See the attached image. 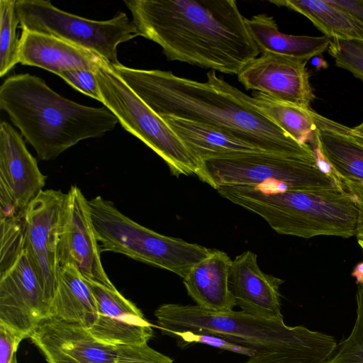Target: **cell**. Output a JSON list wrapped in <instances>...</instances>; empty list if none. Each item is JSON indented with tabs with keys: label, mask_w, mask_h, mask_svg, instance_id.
Returning <instances> with one entry per match:
<instances>
[{
	"label": "cell",
	"mask_w": 363,
	"mask_h": 363,
	"mask_svg": "<svg viewBox=\"0 0 363 363\" xmlns=\"http://www.w3.org/2000/svg\"><path fill=\"white\" fill-rule=\"evenodd\" d=\"M113 70L160 116H169L212 126L264 152L315 159L301 144L281 129L253 102L252 97L218 77L207 82L183 78L170 71L131 68L120 62Z\"/></svg>",
	"instance_id": "6da1fadb"
},
{
	"label": "cell",
	"mask_w": 363,
	"mask_h": 363,
	"mask_svg": "<svg viewBox=\"0 0 363 363\" xmlns=\"http://www.w3.org/2000/svg\"><path fill=\"white\" fill-rule=\"evenodd\" d=\"M124 3L138 35L158 44L169 60L238 75L260 53L234 0Z\"/></svg>",
	"instance_id": "7a4b0ae2"
},
{
	"label": "cell",
	"mask_w": 363,
	"mask_h": 363,
	"mask_svg": "<svg viewBox=\"0 0 363 363\" xmlns=\"http://www.w3.org/2000/svg\"><path fill=\"white\" fill-rule=\"evenodd\" d=\"M163 334L190 332L211 334L253 351L244 363H326L335 338L304 326H289L283 319H269L240 311L213 312L197 305L165 303L155 312Z\"/></svg>",
	"instance_id": "3957f363"
},
{
	"label": "cell",
	"mask_w": 363,
	"mask_h": 363,
	"mask_svg": "<svg viewBox=\"0 0 363 363\" xmlns=\"http://www.w3.org/2000/svg\"><path fill=\"white\" fill-rule=\"evenodd\" d=\"M0 108L45 161L55 160L81 140L104 135L118 123L106 107L86 106L65 98L28 73L4 80Z\"/></svg>",
	"instance_id": "277c9868"
},
{
	"label": "cell",
	"mask_w": 363,
	"mask_h": 363,
	"mask_svg": "<svg viewBox=\"0 0 363 363\" xmlns=\"http://www.w3.org/2000/svg\"><path fill=\"white\" fill-rule=\"evenodd\" d=\"M218 193L262 217L277 233L311 238L356 235L358 209L345 188L300 190L270 186H222Z\"/></svg>",
	"instance_id": "5b68a950"
},
{
	"label": "cell",
	"mask_w": 363,
	"mask_h": 363,
	"mask_svg": "<svg viewBox=\"0 0 363 363\" xmlns=\"http://www.w3.org/2000/svg\"><path fill=\"white\" fill-rule=\"evenodd\" d=\"M101 252L123 254L137 261L170 271L184 278L211 249L147 228L122 213L110 201H89Z\"/></svg>",
	"instance_id": "8992f818"
},
{
	"label": "cell",
	"mask_w": 363,
	"mask_h": 363,
	"mask_svg": "<svg viewBox=\"0 0 363 363\" xmlns=\"http://www.w3.org/2000/svg\"><path fill=\"white\" fill-rule=\"evenodd\" d=\"M101 103L121 126L157 154L172 174L201 175V163L190 152L163 118L157 115L108 62L96 72Z\"/></svg>",
	"instance_id": "52a82bcc"
},
{
	"label": "cell",
	"mask_w": 363,
	"mask_h": 363,
	"mask_svg": "<svg viewBox=\"0 0 363 363\" xmlns=\"http://www.w3.org/2000/svg\"><path fill=\"white\" fill-rule=\"evenodd\" d=\"M199 179L215 189L222 186H257L269 184L300 190L344 188L342 181L325 174L315 159L267 152L204 160Z\"/></svg>",
	"instance_id": "ba28073f"
},
{
	"label": "cell",
	"mask_w": 363,
	"mask_h": 363,
	"mask_svg": "<svg viewBox=\"0 0 363 363\" xmlns=\"http://www.w3.org/2000/svg\"><path fill=\"white\" fill-rule=\"evenodd\" d=\"M20 28L52 35L89 50L113 65L118 64L119 44L138 36L127 14L118 12L106 21L87 19L67 13L50 1L16 0Z\"/></svg>",
	"instance_id": "9c48e42d"
},
{
	"label": "cell",
	"mask_w": 363,
	"mask_h": 363,
	"mask_svg": "<svg viewBox=\"0 0 363 363\" xmlns=\"http://www.w3.org/2000/svg\"><path fill=\"white\" fill-rule=\"evenodd\" d=\"M66 194L42 190L25 210L24 250L52 302L59 273V230Z\"/></svg>",
	"instance_id": "30bf717a"
},
{
	"label": "cell",
	"mask_w": 363,
	"mask_h": 363,
	"mask_svg": "<svg viewBox=\"0 0 363 363\" xmlns=\"http://www.w3.org/2000/svg\"><path fill=\"white\" fill-rule=\"evenodd\" d=\"M100 252L89 201L73 185L66 194L61 216L59 266H72L86 281L114 289L102 265Z\"/></svg>",
	"instance_id": "8fae6325"
},
{
	"label": "cell",
	"mask_w": 363,
	"mask_h": 363,
	"mask_svg": "<svg viewBox=\"0 0 363 363\" xmlns=\"http://www.w3.org/2000/svg\"><path fill=\"white\" fill-rule=\"evenodd\" d=\"M47 297L25 250L0 274V323L25 338L50 317Z\"/></svg>",
	"instance_id": "7c38bea8"
},
{
	"label": "cell",
	"mask_w": 363,
	"mask_h": 363,
	"mask_svg": "<svg viewBox=\"0 0 363 363\" xmlns=\"http://www.w3.org/2000/svg\"><path fill=\"white\" fill-rule=\"evenodd\" d=\"M306 63L296 58L263 52L245 65L238 78L245 89L311 108L315 96Z\"/></svg>",
	"instance_id": "4fadbf2b"
},
{
	"label": "cell",
	"mask_w": 363,
	"mask_h": 363,
	"mask_svg": "<svg viewBox=\"0 0 363 363\" xmlns=\"http://www.w3.org/2000/svg\"><path fill=\"white\" fill-rule=\"evenodd\" d=\"M30 338L48 363H114L117 346L103 342L78 324L50 317Z\"/></svg>",
	"instance_id": "5bb4252c"
},
{
	"label": "cell",
	"mask_w": 363,
	"mask_h": 363,
	"mask_svg": "<svg viewBox=\"0 0 363 363\" xmlns=\"http://www.w3.org/2000/svg\"><path fill=\"white\" fill-rule=\"evenodd\" d=\"M87 281L97 305V318L88 329L97 340L114 346L147 343L151 324L139 308L116 288Z\"/></svg>",
	"instance_id": "9a60e30c"
},
{
	"label": "cell",
	"mask_w": 363,
	"mask_h": 363,
	"mask_svg": "<svg viewBox=\"0 0 363 363\" xmlns=\"http://www.w3.org/2000/svg\"><path fill=\"white\" fill-rule=\"evenodd\" d=\"M284 280L262 272L257 255L247 250L231 263L229 284L235 306L244 313L269 319H283L279 287Z\"/></svg>",
	"instance_id": "2e32d148"
},
{
	"label": "cell",
	"mask_w": 363,
	"mask_h": 363,
	"mask_svg": "<svg viewBox=\"0 0 363 363\" xmlns=\"http://www.w3.org/2000/svg\"><path fill=\"white\" fill-rule=\"evenodd\" d=\"M46 177L28 150L22 136L8 122L0 123V186L24 212L43 190Z\"/></svg>",
	"instance_id": "e0dca14e"
},
{
	"label": "cell",
	"mask_w": 363,
	"mask_h": 363,
	"mask_svg": "<svg viewBox=\"0 0 363 363\" xmlns=\"http://www.w3.org/2000/svg\"><path fill=\"white\" fill-rule=\"evenodd\" d=\"M110 62L98 54L62 39L22 29L19 63L40 67L55 74L75 69L94 72Z\"/></svg>",
	"instance_id": "ac0fdd59"
},
{
	"label": "cell",
	"mask_w": 363,
	"mask_h": 363,
	"mask_svg": "<svg viewBox=\"0 0 363 363\" xmlns=\"http://www.w3.org/2000/svg\"><path fill=\"white\" fill-rule=\"evenodd\" d=\"M233 259L223 251L211 250L183 278L186 291L200 308L213 312H228L235 306L230 289Z\"/></svg>",
	"instance_id": "d6986e66"
},
{
	"label": "cell",
	"mask_w": 363,
	"mask_h": 363,
	"mask_svg": "<svg viewBox=\"0 0 363 363\" xmlns=\"http://www.w3.org/2000/svg\"><path fill=\"white\" fill-rule=\"evenodd\" d=\"M321 152L340 180L363 182V143L351 128L315 114Z\"/></svg>",
	"instance_id": "ffe728a7"
},
{
	"label": "cell",
	"mask_w": 363,
	"mask_h": 363,
	"mask_svg": "<svg viewBox=\"0 0 363 363\" xmlns=\"http://www.w3.org/2000/svg\"><path fill=\"white\" fill-rule=\"evenodd\" d=\"M161 117L201 163L209 158L264 152L216 128L174 116Z\"/></svg>",
	"instance_id": "44dd1931"
},
{
	"label": "cell",
	"mask_w": 363,
	"mask_h": 363,
	"mask_svg": "<svg viewBox=\"0 0 363 363\" xmlns=\"http://www.w3.org/2000/svg\"><path fill=\"white\" fill-rule=\"evenodd\" d=\"M247 30L260 52H269L308 61L322 55L331 38L323 36L293 35L279 30L272 16L260 13L245 18Z\"/></svg>",
	"instance_id": "7402d4cb"
},
{
	"label": "cell",
	"mask_w": 363,
	"mask_h": 363,
	"mask_svg": "<svg viewBox=\"0 0 363 363\" xmlns=\"http://www.w3.org/2000/svg\"><path fill=\"white\" fill-rule=\"evenodd\" d=\"M97 315L96 302L86 280L75 267H60L50 317L89 329Z\"/></svg>",
	"instance_id": "603a6c76"
},
{
	"label": "cell",
	"mask_w": 363,
	"mask_h": 363,
	"mask_svg": "<svg viewBox=\"0 0 363 363\" xmlns=\"http://www.w3.org/2000/svg\"><path fill=\"white\" fill-rule=\"evenodd\" d=\"M269 2L301 13L331 39L363 42V26L328 0H274Z\"/></svg>",
	"instance_id": "cb8c5ba5"
},
{
	"label": "cell",
	"mask_w": 363,
	"mask_h": 363,
	"mask_svg": "<svg viewBox=\"0 0 363 363\" xmlns=\"http://www.w3.org/2000/svg\"><path fill=\"white\" fill-rule=\"evenodd\" d=\"M252 102L293 139L308 144L318 127L315 111L287 103L264 93L254 91Z\"/></svg>",
	"instance_id": "d4e9b609"
},
{
	"label": "cell",
	"mask_w": 363,
	"mask_h": 363,
	"mask_svg": "<svg viewBox=\"0 0 363 363\" xmlns=\"http://www.w3.org/2000/svg\"><path fill=\"white\" fill-rule=\"evenodd\" d=\"M16 0L0 1V76L8 74L19 63L20 39L16 29L20 21Z\"/></svg>",
	"instance_id": "484cf974"
},
{
	"label": "cell",
	"mask_w": 363,
	"mask_h": 363,
	"mask_svg": "<svg viewBox=\"0 0 363 363\" xmlns=\"http://www.w3.org/2000/svg\"><path fill=\"white\" fill-rule=\"evenodd\" d=\"M24 213L0 218V274L10 268L24 250Z\"/></svg>",
	"instance_id": "4316f807"
},
{
	"label": "cell",
	"mask_w": 363,
	"mask_h": 363,
	"mask_svg": "<svg viewBox=\"0 0 363 363\" xmlns=\"http://www.w3.org/2000/svg\"><path fill=\"white\" fill-rule=\"evenodd\" d=\"M356 318L350 335L337 345L326 363H363V284L356 293Z\"/></svg>",
	"instance_id": "83f0119b"
},
{
	"label": "cell",
	"mask_w": 363,
	"mask_h": 363,
	"mask_svg": "<svg viewBox=\"0 0 363 363\" xmlns=\"http://www.w3.org/2000/svg\"><path fill=\"white\" fill-rule=\"evenodd\" d=\"M328 50L337 67L363 82V42L331 39Z\"/></svg>",
	"instance_id": "f1b7e54d"
},
{
	"label": "cell",
	"mask_w": 363,
	"mask_h": 363,
	"mask_svg": "<svg viewBox=\"0 0 363 363\" xmlns=\"http://www.w3.org/2000/svg\"><path fill=\"white\" fill-rule=\"evenodd\" d=\"M168 335L177 337L180 347H185L191 343H201L212 346L220 350L247 355L249 357L253 355V351L245 346L230 342L223 337L211 334H199L190 332H172Z\"/></svg>",
	"instance_id": "f546056e"
},
{
	"label": "cell",
	"mask_w": 363,
	"mask_h": 363,
	"mask_svg": "<svg viewBox=\"0 0 363 363\" xmlns=\"http://www.w3.org/2000/svg\"><path fill=\"white\" fill-rule=\"evenodd\" d=\"M114 363H174L167 355L150 347L139 345H118Z\"/></svg>",
	"instance_id": "4dcf8cb0"
},
{
	"label": "cell",
	"mask_w": 363,
	"mask_h": 363,
	"mask_svg": "<svg viewBox=\"0 0 363 363\" xmlns=\"http://www.w3.org/2000/svg\"><path fill=\"white\" fill-rule=\"evenodd\" d=\"M58 76L77 91L101 101L96 72L86 69H75L63 72Z\"/></svg>",
	"instance_id": "1f68e13d"
},
{
	"label": "cell",
	"mask_w": 363,
	"mask_h": 363,
	"mask_svg": "<svg viewBox=\"0 0 363 363\" xmlns=\"http://www.w3.org/2000/svg\"><path fill=\"white\" fill-rule=\"evenodd\" d=\"M23 339V336L0 323V363H17L16 353Z\"/></svg>",
	"instance_id": "d6a6232c"
},
{
	"label": "cell",
	"mask_w": 363,
	"mask_h": 363,
	"mask_svg": "<svg viewBox=\"0 0 363 363\" xmlns=\"http://www.w3.org/2000/svg\"><path fill=\"white\" fill-rule=\"evenodd\" d=\"M344 188L352 196L358 209V219L356 229L357 240H363V182L341 180Z\"/></svg>",
	"instance_id": "836d02e7"
},
{
	"label": "cell",
	"mask_w": 363,
	"mask_h": 363,
	"mask_svg": "<svg viewBox=\"0 0 363 363\" xmlns=\"http://www.w3.org/2000/svg\"><path fill=\"white\" fill-rule=\"evenodd\" d=\"M363 26V0H328Z\"/></svg>",
	"instance_id": "e575fe53"
},
{
	"label": "cell",
	"mask_w": 363,
	"mask_h": 363,
	"mask_svg": "<svg viewBox=\"0 0 363 363\" xmlns=\"http://www.w3.org/2000/svg\"><path fill=\"white\" fill-rule=\"evenodd\" d=\"M352 276L356 279L358 285L363 284V262H359L355 266Z\"/></svg>",
	"instance_id": "d590c367"
},
{
	"label": "cell",
	"mask_w": 363,
	"mask_h": 363,
	"mask_svg": "<svg viewBox=\"0 0 363 363\" xmlns=\"http://www.w3.org/2000/svg\"><path fill=\"white\" fill-rule=\"evenodd\" d=\"M311 64L316 70L326 69L328 67L327 62L321 55H318L311 59Z\"/></svg>",
	"instance_id": "8d00e7d4"
},
{
	"label": "cell",
	"mask_w": 363,
	"mask_h": 363,
	"mask_svg": "<svg viewBox=\"0 0 363 363\" xmlns=\"http://www.w3.org/2000/svg\"><path fill=\"white\" fill-rule=\"evenodd\" d=\"M351 131L354 136L363 143V121L357 126L351 128Z\"/></svg>",
	"instance_id": "74e56055"
},
{
	"label": "cell",
	"mask_w": 363,
	"mask_h": 363,
	"mask_svg": "<svg viewBox=\"0 0 363 363\" xmlns=\"http://www.w3.org/2000/svg\"><path fill=\"white\" fill-rule=\"evenodd\" d=\"M358 240V244L360 246V247L362 248V252H363V240Z\"/></svg>",
	"instance_id": "f35d334b"
}]
</instances>
